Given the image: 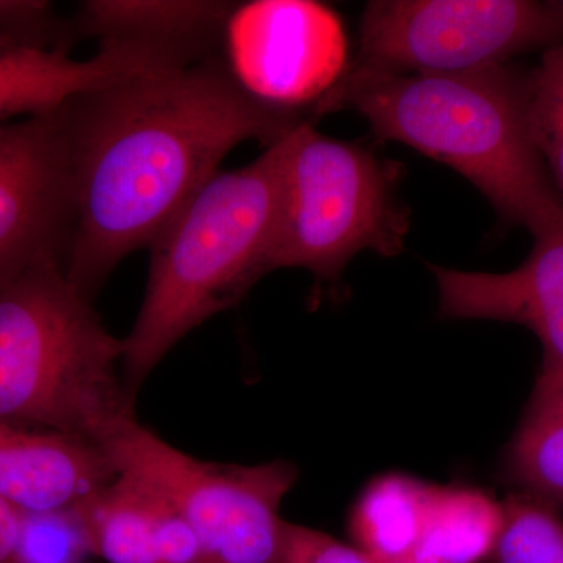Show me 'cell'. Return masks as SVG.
<instances>
[{
	"mask_svg": "<svg viewBox=\"0 0 563 563\" xmlns=\"http://www.w3.org/2000/svg\"><path fill=\"white\" fill-rule=\"evenodd\" d=\"M279 563H376L357 547L333 539L329 533L287 523Z\"/></svg>",
	"mask_w": 563,
	"mask_h": 563,
	"instance_id": "obj_21",
	"label": "cell"
},
{
	"mask_svg": "<svg viewBox=\"0 0 563 563\" xmlns=\"http://www.w3.org/2000/svg\"><path fill=\"white\" fill-rule=\"evenodd\" d=\"M504 523L503 503L481 488L431 484L412 561L488 562Z\"/></svg>",
	"mask_w": 563,
	"mask_h": 563,
	"instance_id": "obj_15",
	"label": "cell"
},
{
	"mask_svg": "<svg viewBox=\"0 0 563 563\" xmlns=\"http://www.w3.org/2000/svg\"><path fill=\"white\" fill-rule=\"evenodd\" d=\"M0 31L62 46H70L74 33L41 0H0Z\"/></svg>",
	"mask_w": 563,
	"mask_h": 563,
	"instance_id": "obj_22",
	"label": "cell"
},
{
	"mask_svg": "<svg viewBox=\"0 0 563 563\" xmlns=\"http://www.w3.org/2000/svg\"><path fill=\"white\" fill-rule=\"evenodd\" d=\"M376 562V561H374ZM376 563H418L412 561V559H406V561H396V562H376Z\"/></svg>",
	"mask_w": 563,
	"mask_h": 563,
	"instance_id": "obj_24",
	"label": "cell"
},
{
	"mask_svg": "<svg viewBox=\"0 0 563 563\" xmlns=\"http://www.w3.org/2000/svg\"><path fill=\"white\" fill-rule=\"evenodd\" d=\"M122 351L62 263L29 269L0 291V422L107 450L139 422Z\"/></svg>",
	"mask_w": 563,
	"mask_h": 563,
	"instance_id": "obj_4",
	"label": "cell"
},
{
	"mask_svg": "<svg viewBox=\"0 0 563 563\" xmlns=\"http://www.w3.org/2000/svg\"><path fill=\"white\" fill-rule=\"evenodd\" d=\"M533 240L531 254L512 272L429 268L440 318L525 325L542 344L539 379L563 380V220Z\"/></svg>",
	"mask_w": 563,
	"mask_h": 563,
	"instance_id": "obj_10",
	"label": "cell"
},
{
	"mask_svg": "<svg viewBox=\"0 0 563 563\" xmlns=\"http://www.w3.org/2000/svg\"><path fill=\"white\" fill-rule=\"evenodd\" d=\"M107 453L118 472L157 488L179 510L201 544L206 563H279L280 506L298 479L291 463L222 465L181 453L133 424Z\"/></svg>",
	"mask_w": 563,
	"mask_h": 563,
	"instance_id": "obj_7",
	"label": "cell"
},
{
	"mask_svg": "<svg viewBox=\"0 0 563 563\" xmlns=\"http://www.w3.org/2000/svg\"><path fill=\"white\" fill-rule=\"evenodd\" d=\"M555 7H558L559 10L562 11L563 14V0H555Z\"/></svg>",
	"mask_w": 563,
	"mask_h": 563,
	"instance_id": "obj_25",
	"label": "cell"
},
{
	"mask_svg": "<svg viewBox=\"0 0 563 563\" xmlns=\"http://www.w3.org/2000/svg\"><path fill=\"white\" fill-rule=\"evenodd\" d=\"M504 523L490 563H563V520L543 499L517 493L503 501Z\"/></svg>",
	"mask_w": 563,
	"mask_h": 563,
	"instance_id": "obj_18",
	"label": "cell"
},
{
	"mask_svg": "<svg viewBox=\"0 0 563 563\" xmlns=\"http://www.w3.org/2000/svg\"><path fill=\"white\" fill-rule=\"evenodd\" d=\"M526 110L533 146L563 202V44L543 51L526 74Z\"/></svg>",
	"mask_w": 563,
	"mask_h": 563,
	"instance_id": "obj_19",
	"label": "cell"
},
{
	"mask_svg": "<svg viewBox=\"0 0 563 563\" xmlns=\"http://www.w3.org/2000/svg\"><path fill=\"white\" fill-rule=\"evenodd\" d=\"M73 228L68 102L0 124V291L41 263L65 268Z\"/></svg>",
	"mask_w": 563,
	"mask_h": 563,
	"instance_id": "obj_9",
	"label": "cell"
},
{
	"mask_svg": "<svg viewBox=\"0 0 563 563\" xmlns=\"http://www.w3.org/2000/svg\"><path fill=\"white\" fill-rule=\"evenodd\" d=\"M235 3L203 0H88L74 32L179 52L191 58L218 54Z\"/></svg>",
	"mask_w": 563,
	"mask_h": 563,
	"instance_id": "obj_14",
	"label": "cell"
},
{
	"mask_svg": "<svg viewBox=\"0 0 563 563\" xmlns=\"http://www.w3.org/2000/svg\"><path fill=\"white\" fill-rule=\"evenodd\" d=\"M221 58L251 99L310 121L352 65L339 13L314 0L235 3Z\"/></svg>",
	"mask_w": 563,
	"mask_h": 563,
	"instance_id": "obj_8",
	"label": "cell"
},
{
	"mask_svg": "<svg viewBox=\"0 0 563 563\" xmlns=\"http://www.w3.org/2000/svg\"><path fill=\"white\" fill-rule=\"evenodd\" d=\"M21 514L0 496V563H14Z\"/></svg>",
	"mask_w": 563,
	"mask_h": 563,
	"instance_id": "obj_23",
	"label": "cell"
},
{
	"mask_svg": "<svg viewBox=\"0 0 563 563\" xmlns=\"http://www.w3.org/2000/svg\"><path fill=\"white\" fill-rule=\"evenodd\" d=\"M74 228L65 274L90 299L132 252L151 247L247 140L266 147L302 122L266 109L221 54L144 70L68 102Z\"/></svg>",
	"mask_w": 563,
	"mask_h": 563,
	"instance_id": "obj_1",
	"label": "cell"
},
{
	"mask_svg": "<svg viewBox=\"0 0 563 563\" xmlns=\"http://www.w3.org/2000/svg\"><path fill=\"white\" fill-rule=\"evenodd\" d=\"M563 44V14L533 0H373L361 21L357 68L454 76L501 68Z\"/></svg>",
	"mask_w": 563,
	"mask_h": 563,
	"instance_id": "obj_6",
	"label": "cell"
},
{
	"mask_svg": "<svg viewBox=\"0 0 563 563\" xmlns=\"http://www.w3.org/2000/svg\"><path fill=\"white\" fill-rule=\"evenodd\" d=\"M295 131L251 165L214 174L151 244L146 291L122 340V379L132 398L181 339L272 273Z\"/></svg>",
	"mask_w": 563,
	"mask_h": 563,
	"instance_id": "obj_3",
	"label": "cell"
},
{
	"mask_svg": "<svg viewBox=\"0 0 563 563\" xmlns=\"http://www.w3.org/2000/svg\"><path fill=\"white\" fill-rule=\"evenodd\" d=\"M99 444L49 429L0 422V496L21 514L69 512L114 479Z\"/></svg>",
	"mask_w": 563,
	"mask_h": 563,
	"instance_id": "obj_12",
	"label": "cell"
},
{
	"mask_svg": "<svg viewBox=\"0 0 563 563\" xmlns=\"http://www.w3.org/2000/svg\"><path fill=\"white\" fill-rule=\"evenodd\" d=\"M91 558L77 510L21 514L14 563H88Z\"/></svg>",
	"mask_w": 563,
	"mask_h": 563,
	"instance_id": "obj_20",
	"label": "cell"
},
{
	"mask_svg": "<svg viewBox=\"0 0 563 563\" xmlns=\"http://www.w3.org/2000/svg\"><path fill=\"white\" fill-rule=\"evenodd\" d=\"M79 514L92 558L107 563H206L176 506L133 474L84 504Z\"/></svg>",
	"mask_w": 563,
	"mask_h": 563,
	"instance_id": "obj_13",
	"label": "cell"
},
{
	"mask_svg": "<svg viewBox=\"0 0 563 563\" xmlns=\"http://www.w3.org/2000/svg\"><path fill=\"white\" fill-rule=\"evenodd\" d=\"M507 465L523 493L563 506V380L537 377Z\"/></svg>",
	"mask_w": 563,
	"mask_h": 563,
	"instance_id": "obj_17",
	"label": "cell"
},
{
	"mask_svg": "<svg viewBox=\"0 0 563 563\" xmlns=\"http://www.w3.org/2000/svg\"><path fill=\"white\" fill-rule=\"evenodd\" d=\"M354 110L377 139L451 166L504 222L532 236L563 220V202L533 146L526 74L501 66L454 76H402L351 65L321 103L322 114Z\"/></svg>",
	"mask_w": 563,
	"mask_h": 563,
	"instance_id": "obj_2",
	"label": "cell"
},
{
	"mask_svg": "<svg viewBox=\"0 0 563 563\" xmlns=\"http://www.w3.org/2000/svg\"><path fill=\"white\" fill-rule=\"evenodd\" d=\"M401 166L299 125L292 136L269 269H306L335 285L362 251L396 257L410 231L398 195Z\"/></svg>",
	"mask_w": 563,
	"mask_h": 563,
	"instance_id": "obj_5",
	"label": "cell"
},
{
	"mask_svg": "<svg viewBox=\"0 0 563 563\" xmlns=\"http://www.w3.org/2000/svg\"><path fill=\"white\" fill-rule=\"evenodd\" d=\"M69 49L0 31V124L58 109L144 70L188 62L177 52L125 41L99 43L88 60H76Z\"/></svg>",
	"mask_w": 563,
	"mask_h": 563,
	"instance_id": "obj_11",
	"label": "cell"
},
{
	"mask_svg": "<svg viewBox=\"0 0 563 563\" xmlns=\"http://www.w3.org/2000/svg\"><path fill=\"white\" fill-rule=\"evenodd\" d=\"M431 484L401 473L376 477L351 510L350 531L358 550L376 562L412 559Z\"/></svg>",
	"mask_w": 563,
	"mask_h": 563,
	"instance_id": "obj_16",
	"label": "cell"
}]
</instances>
